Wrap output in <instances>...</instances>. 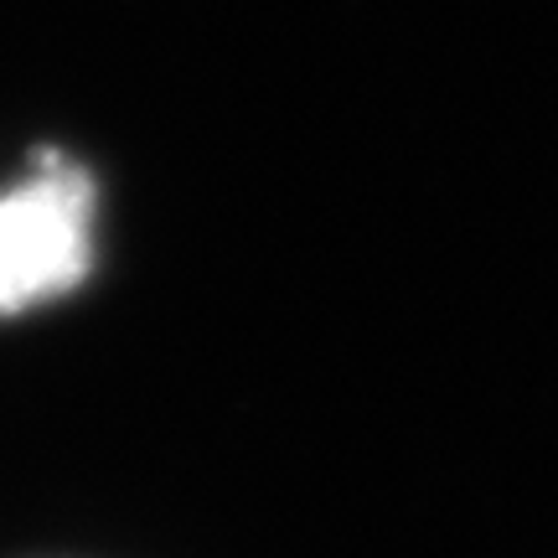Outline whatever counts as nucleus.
I'll list each match as a JSON object with an SVG mask.
<instances>
[{
    "label": "nucleus",
    "mask_w": 558,
    "mask_h": 558,
    "mask_svg": "<svg viewBox=\"0 0 558 558\" xmlns=\"http://www.w3.org/2000/svg\"><path fill=\"white\" fill-rule=\"evenodd\" d=\"M94 177L41 145L32 171L0 192V316L73 295L94 264Z\"/></svg>",
    "instance_id": "f257e3e1"
}]
</instances>
